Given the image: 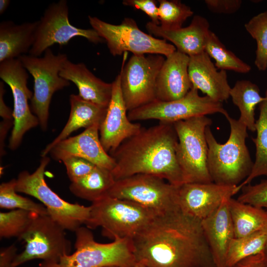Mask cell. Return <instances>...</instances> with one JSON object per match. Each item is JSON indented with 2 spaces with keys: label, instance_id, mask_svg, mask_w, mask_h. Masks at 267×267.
Returning <instances> with one entry per match:
<instances>
[{
  "label": "cell",
  "instance_id": "8",
  "mask_svg": "<svg viewBox=\"0 0 267 267\" xmlns=\"http://www.w3.org/2000/svg\"><path fill=\"white\" fill-rule=\"evenodd\" d=\"M212 123L206 116L173 124L178 138L176 154L184 183H210L207 166L208 147L205 131Z\"/></svg>",
  "mask_w": 267,
  "mask_h": 267
},
{
  "label": "cell",
  "instance_id": "6",
  "mask_svg": "<svg viewBox=\"0 0 267 267\" xmlns=\"http://www.w3.org/2000/svg\"><path fill=\"white\" fill-rule=\"evenodd\" d=\"M49 162L48 157H42L39 167L33 173L27 171L20 173L16 179L15 190L40 201L46 208L48 215L61 227L65 230L75 231L89 221L90 206L69 203L52 190L44 178Z\"/></svg>",
  "mask_w": 267,
  "mask_h": 267
},
{
  "label": "cell",
  "instance_id": "41",
  "mask_svg": "<svg viewBox=\"0 0 267 267\" xmlns=\"http://www.w3.org/2000/svg\"><path fill=\"white\" fill-rule=\"evenodd\" d=\"M228 267H267L262 253L245 258Z\"/></svg>",
  "mask_w": 267,
  "mask_h": 267
},
{
  "label": "cell",
  "instance_id": "27",
  "mask_svg": "<svg viewBox=\"0 0 267 267\" xmlns=\"http://www.w3.org/2000/svg\"><path fill=\"white\" fill-rule=\"evenodd\" d=\"M115 182L111 171L96 166L89 174L69 185L76 197L92 202L107 195Z\"/></svg>",
  "mask_w": 267,
  "mask_h": 267
},
{
  "label": "cell",
  "instance_id": "19",
  "mask_svg": "<svg viewBox=\"0 0 267 267\" xmlns=\"http://www.w3.org/2000/svg\"><path fill=\"white\" fill-rule=\"evenodd\" d=\"M189 61V56L177 50L166 57L157 78L156 100H177L190 90Z\"/></svg>",
  "mask_w": 267,
  "mask_h": 267
},
{
  "label": "cell",
  "instance_id": "23",
  "mask_svg": "<svg viewBox=\"0 0 267 267\" xmlns=\"http://www.w3.org/2000/svg\"><path fill=\"white\" fill-rule=\"evenodd\" d=\"M59 75L75 84L82 98L107 108L112 96V83L96 77L84 63H74L68 59Z\"/></svg>",
  "mask_w": 267,
  "mask_h": 267
},
{
  "label": "cell",
  "instance_id": "24",
  "mask_svg": "<svg viewBox=\"0 0 267 267\" xmlns=\"http://www.w3.org/2000/svg\"><path fill=\"white\" fill-rule=\"evenodd\" d=\"M69 101L71 109L67 122L60 134L42 151V157L46 156L54 146L73 132L82 128L100 125L105 118L107 108L84 100L78 94H71Z\"/></svg>",
  "mask_w": 267,
  "mask_h": 267
},
{
  "label": "cell",
  "instance_id": "22",
  "mask_svg": "<svg viewBox=\"0 0 267 267\" xmlns=\"http://www.w3.org/2000/svg\"><path fill=\"white\" fill-rule=\"evenodd\" d=\"M229 199L223 200L217 210L201 220L215 267H226L228 250L235 237L228 209Z\"/></svg>",
  "mask_w": 267,
  "mask_h": 267
},
{
  "label": "cell",
  "instance_id": "10",
  "mask_svg": "<svg viewBox=\"0 0 267 267\" xmlns=\"http://www.w3.org/2000/svg\"><path fill=\"white\" fill-rule=\"evenodd\" d=\"M178 186L157 176L139 174L115 180L107 195L134 202L161 215L179 209Z\"/></svg>",
  "mask_w": 267,
  "mask_h": 267
},
{
  "label": "cell",
  "instance_id": "44",
  "mask_svg": "<svg viewBox=\"0 0 267 267\" xmlns=\"http://www.w3.org/2000/svg\"><path fill=\"white\" fill-rule=\"evenodd\" d=\"M9 0H0V14H2L7 9L10 4Z\"/></svg>",
  "mask_w": 267,
  "mask_h": 267
},
{
  "label": "cell",
  "instance_id": "34",
  "mask_svg": "<svg viewBox=\"0 0 267 267\" xmlns=\"http://www.w3.org/2000/svg\"><path fill=\"white\" fill-rule=\"evenodd\" d=\"M245 28L256 41L255 64L259 71L267 69V11L253 17Z\"/></svg>",
  "mask_w": 267,
  "mask_h": 267
},
{
  "label": "cell",
  "instance_id": "14",
  "mask_svg": "<svg viewBox=\"0 0 267 267\" xmlns=\"http://www.w3.org/2000/svg\"><path fill=\"white\" fill-rule=\"evenodd\" d=\"M66 0L50 4L39 20L35 42L29 54L39 57L55 44H66L73 38L80 36L97 44L104 40L93 29H82L71 24Z\"/></svg>",
  "mask_w": 267,
  "mask_h": 267
},
{
  "label": "cell",
  "instance_id": "18",
  "mask_svg": "<svg viewBox=\"0 0 267 267\" xmlns=\"http://www.w3.org/2000/svg\"><path fill=\"white\" fill-rule=\"evenodd\" d=\"M99 127V125H94L86 129L78 135L60 141L52 148L49 154L54 160L61 161L71 156L81 157L95 166L112 171L116 163L101 143Z\"/></svg>",
  "mask_w": 267,
  "mask_h": 267
},
{
  "label": "cell",
  "instance_id": "46",
  "mask_svg": "<svg viewBox=\"0 0 267 267\" xmlns=\"http://www.w3.org/2000/svg\"><path fill=\"white\" fill-rule=\"evenodd\" d=\"M130 267H146L141 262H136L133 266Z\"/></svg>",
  "mask_w": 267,
  "mask_h": 267
},
{
  "label": "cell",
  "instance_id": "38",
  "mask_svg": "<svg viewBox=\"0 0 267 267\" xmlns=\"http://www.w3.org/2000/svg\"><path fill=\"white\" fill-rule=\"evenodd\" d=\"M205 3L211 12L218 14H230L241 7V0H206Z\"/></svg>",
  "mask_w": 267,
  "mask_h": 267
},
{
  "label": "cell",
  "instance_id": "31",
  "mask_svg": "<svg viewBox=\"0 0 267 267\" xmlns=\"http://www.w3.org/2000/svg\"><path fill=\"white\" fill-rule=\"evenodd\" d=\"M267 246V228L232 241L226 257V267L263 252Z\"/></svg>",
  "mask_w": 267,
  "mask_h": 267
},
{
  "label": "cell",
  "instance_id": "13",
  "mask_svg": "<svg viewBox=\"0 0 267 267\" xmlns=\"http://www.w3.org/2000/svg\"><path fill=\"white\" fill-rule=\"evenodd\" d=\"M217 113L224 116L227 113L222 103L206 95L200 96L198 90L192 87L182 98L170 101L155 100L129 111L128 116L132 122L155 119L160 122L174 124L194 117Z\"/></svg>",
  "mask_w": 267,
  "mask_h": 267
},
{
  "label": "cell",
  "instance_id": "35",
  "mask_svg": "<svg viewBox=\"0 0 267 267\" xmlns=\"http://www.w3.org/2000/svg\"><path fill=\"white\" fill-rule=\"evenodd\" d=\"M36 215L20 209L0 212V238L17 237L19 239L27 230Z\"/></svg>",
  "mask_w": 267,
  "mask_h": 267
},
{
  "label": "cell",
  "instance_id": "40",
  "mask_svg": "<svg viewBox=\"0 0 267 267\" xmlns=\"http://www.w3.org/2000/svg\"><path fill=\"white\" fill-rule=\"evenodd\" d=\"M17 248L13 244L2 248L0 251V267H12V264L17 255Z\"/></svg>",
  "mask_w": 267,
  "mask_h": 267
},
{
  "label": "cell",
  "instance_id": "15",
  "mask_svg": "<svg viewBox=\"0 0 267 267\" xmlns=\"http://www.w3.org/2000/svg\"><path fill=\"white\" fill-rule=\"evenodd\" d=\"M0 78L10 87L13 98V125L8 147L14 150L20 145L25 133L40 123L29 105L28 100L33 93L28 88V71L20 61L16 58L0 62Z\"/></svg>",
  "mask_w": 267,
  "mask_h": 267
},
{
  "label": "cell",
  "instance_id": "11",
  "mask_svg": "<svg viewBox=\"0 0 267 267\" xmlns=\"http://www.w3.org/2000/svg\"><path fill=\"white\" fill-rule=\"evenodd\" d=\"M65 229L49 215H36L25 232L19 238L25 242L24 249L18 254L12 267L41 259L44 262H58L70 254L71 244Z\"/></svg>",
  "mask_w": 267,
  "mask_h": 267
},
{
  "label": "cell",
  "instance_id": "26",
  "mask_svg": "<svg viewBox=\"0 0 267 267\" xmlns=\"http://www.w3.org/2000/svg\"><path fill=\"white\" fill-rule=\"evenodd\" d=\"M228 206L236 238L267 228V210L232 197L228 199Z\"/></svg>",
  "mask_w": 267,
  "mask_h": 267
},
{
  "label": "cell",
  "instance_id": "7",
  "mask_svg": "<svg viewBox=\"0 0 267 267\" xmlns=\"http://www.w3.org/2000/svg\"><path fill=\"white\" fill-rule=\"evenodd\" d=\"M44 52L42 57L24 54L18 59L34 78L31 110L38 118L42 130L45 131L52 95L56 91L69 86L70 83L59 75L68 59L67 55L65 53L54 54L49 48Z\"/></svg>",
  "mask_w": 267,
  "mask_h": 267
},
{
  "label": "cell",
  "instance_id": "16",
  "mask_svg": "<svg viewBox=\"0 0 267 267\" xmlns=\"http://www.w3.org/2000/svg\"><path fill=\"white\" fill-rule=\"evenodd\" d=\"M236 187L214 182L184 183L178 187V205L183 213L201 221L237 193Z\"/></svg>",
  "mask_w": 267,
  "mask_h": 267
},
{
  "label": "cell",
  "instance_id": "33",
  "mask_svg": "<svg viewBox=\"0 0 267 267\" xmlns=\"http://www.w3.org/2000/svg\"><path fill=\"white\" fill-rule=\"evenodd\" d=\"M158 1V19L160 26L164 29L174 30L181 28L186 19L193 14L191 8L180 0Z\"/></svg>",
  "mask_w": 267,
  "mask_h": 267
},
{
  "label": "cell",
  "instance_id": "25",
  "mask_svg": "<svg viewBox=\"0 0 267 267\" xmlns=\"http://www.w3.org/2000/svg\"><path fill=\"white\" fill-rule=\"evenodd\" d=\"M39 20L16 24L12 21L0 23V63L27 54L36 38Z\"/></svg>",
  "mask_w": 267,
  "mask_h": 267
},
{
  "label": "cell",
  "instance_id": "29",
  "mask_svg": "<svg viewBox=\"0 0 267 267\" xmlns=\"http://www.w3.org/2000/svg\"><path fill=\"white\" fill-rule=\"evenodd\" d=\"M265 97V99L258 105L260 113L255 123L257 135L252 138L256 147L255 160L249 176L237 186V193L255 178L261 176L267 178V88Z\"/></svg>",
  "mask_w": 267,
  "mask_h": 267
},
{
  "label": "cell",
  "instance_id": "3",
  "mask_svg": "<svg viewBox=\"0 0 267 267\" xmlns=\"http://www.w3.org/2000/svg\"><path fill=\"white\" fill-rule=\"evenodd\" d=\"M224 116L230 128L229 136L224 143L217 141L210 126L206 129L207 166L213 182L237 186L249 176L254 162L246 144L248 136L247 127L228 113Z\"/></svg>",
  "mask_w": 267,
  "mask_h": 267
},
{
  "label": "cell",
  "instance_id": "17",
  "mask_svg": "<svg viewBox=\"0 0 267 267\" xmlns=\"http://www.w3.org/2000/svg\"><path fill=\"white\" fill-rule=\"evenodd\" d=\"M112 83L111 100L99 131L101 143L109 154L142 128L140 124L133 123L128 118L121 89L120 74Z\"/></svg>",
  "mask_w": 267,
  "mask_h": 267
},
{
  "label": "cell",
  "instance_id": "4",
  "mask_svg": "<svg viewBox=\"0 0 267 267\" xmlns=\"http://www.w3.org/2000/svg\"><path fill=\"white\" fill-rule=\"evenodd\" d=\"M76 251L57 263L42 262L39 267H130L136 262L132 238H120L108 243L96 242L87 227L75 231Z\"/></svg>",
  "mask_w": 267,
  "mask_h": 267
},
{
  "label": "cell",
  "instance_id": "28",
  "mask_svg": "<svg viewBox=\"0 0 267 267\" xmlns=\"http://www.w3.org/2000/svg\"><path fill=\"white\" fill-rule=\"evenodd\" d=\"M260 89L249 80H238L230 90L232 102L238 108V120L252 132L256 131L255 110L257 105L265 99L260 93Z\"/></svg>",
  "mask_w": 267,
  "mask_h": 267
},
{
  "label": "cell",
  "instance_id": "42",
  "mask_svg": "<svg viewBox=\"0 0 267 267\" xmlns=\"http://www.w3.org/2000/svg\"><path fill=\"white\" fill-rule=\"evenodd\" d=\"M5 93L4 83L0 82V115L3 120H13V111L5 104L3 95Z\"/></svg>",
  "mask_w": 267,
  "mask_h": 267
},
{
  "label": "cell",
  "instance_id": "37",
  "mask_svg": "<svg viewBox=\"0 0 267 267\" xmlns=\"http://www.w3.org/2000/svg\"><path fill=\"white\" fill-rule=\"evenodd\" d=\"M61 161L66 167L67 174L71 182L86 176L96 167L88 160L74 156L67 157Z\"/></svg>",
  "mask_w": 267,
  "mask_h": 267
},
{
  "label": "cell",
  "instance_id": "2",
  "mask_svg": "<svg viewBox=\"0 0 267 267\" xmlns=\"http://www.w3.org/2000/svg\"><path fill=\"white\" fill-rule=\"evenodd\" d=\"M178 138L173 124L160 122L125 140L110 155L116 165L112 173L115 180L136 174L159 177L170 183H184L178 161Z\"/></svg>",
  "mask_w": 267,
  "mask_h": 267
},
{
  "label": "cell",
  "instance_id": "45",
  "mask_svg": "<svg viewBox=\"0 0 267 267\" xmlns=\"http://www.w3.org/2000/svg\"><path fill=\"white\" fill-rule=\"evenodd\" d=\"M262 254H263L264 260L265 263L267 265V246L265 247V248L263 250L262 252Z\"/></svg>",
  "mask_w": 267,
  "mask_h": 267
},
{
  "label": "cell",
  "instance_id": "47",
  "mask_svg": "<svg viewBox=\"0 0 267 267\" xmlns=\"http://www.w3.org/2000/svg\"></svg>",
  "mask_w": 267,
  "mask_h": 267
},
{
  "label": "cell",
  "instance_id": "43",
  "mask_svg": "<svg viewBox=\"0 0 267 267\" xmlns=\"http://www.w3.org/2000/svg\"><path fill=\"white\" fill-rule=\"evenodd\" d=\"M13 125V120H3L0 122V156H2L4 152V141L7 134L8 130L12 125Z\"/></svg>",
  "mask_w": 267,
  "mask_h": 267
},
{
  "label": "cell",
  "instance_id": "5",
  "mask_svg": "<svg viewBox=\"0 0 267 267\" xmlns=\"http://www.w3.org/2000/svg\"><path fill=\"white\" fill-rule=\"evenodd\" d=\"M87 227H101L103 236L113 240L133 238L156 216L154 212L125 199L106 195L92 202Z\"/></svg>",
  "mask_w": 267,
  "mask_h": 267
},
{
  "label": "cell",
  "instance_id": "9",
  "mask_svg": "<svg viewBox=\"0 0 267 267\" xmlns=\"http://www.w3.org/2000/svg\"><path fill=\"white\" fill-rule=\"evenodd\" d=\"M88 18L92 28L106 42L110 53L114 56L130 51L133 55L160 54L167 57L177 50L166 40L143 32L132 18H124L118 25L94 16L89 15Z\"/></svg>",
  "mask_w": 267,
  "mask_h": 267
},
{
  "label": "cell",
  "instance_id": "20",
  "mask_svg": "<svg viewBox=\"0 0 267 267\" xmlns=\"http://www.w3.org/2000/svg\"><path fill=\"white\" fill-rule=\"evenodd\" d=\"M188 71L192 87L206 96L222 103L230 97L226 71H219L205 51L189 57Z\"/></svg>",
  "mask_w": 267,
  "mask_h": 267
},
{
  "label": "cell",
  "instance_id": "36",
  "mask_svg": "<svg viewBox=\"0 0 267 267\" xmlns=\"http://www.w3.org/2000/svg\"><path fill=\"white\" fill-rule=\"evenodd\" d=\"M241 190V193L237 200L243 203L267 209V179L254 185L251 183L246 185Z\"/></svg>",
  "mask_w": 267,
  "mask_h": 267
},
{
  "label": "cell",
  "instance_id": "12",
  "mask_svg": "<svg viewBox=\"0 0 267 267\" xmlns=\"http://www.w3.org/2000/svg\"><path fill=\"white\" fill-rule=\"evenodd\" d=\"M123 54L120 73L123 98L128 111L154 101L156 80L165 60L162 55H133L126 63Z\"/></svg>",
  "mask_w": 267,
  "mask_h": 267
},
{
  "label": "cell",
  "instance_id": "1",
  "mask_svg": "<svg viewBox=\"0 0 267 267\" xmlns=\"http://www.w3.org/2000/svg\"><path fill=\"white\" fill-rule=\"evenodd\" d=\"M132 240L146 267H215L201 221L179 209L156 215Z\"/></svg>",
  "mask_w": 267,
  "mask_h": 267
},
{
  "label": "cell",
  "instance_id": "30",
  "mask_svg": "<svg viewBox=\"0 0 267 267\" xmlns=\"http://www.w3.org/2000/svg\"><path fill=\"white\" fill-rule=\"evenodd\" d=\"M204 51L210 58L214 59L215 66L220 70H229L238 73L246 74L251 70L249 64L227 49L218 37L211 31Z\"/></svg>",
  "mask_w": 267,
  "mask_h": 267
},
{
  "label": "cell",
  "instance_id": "39",
  "mask_svg": "<svg viewBox=\"0 0 267 267\" xmlns=\"http://www.w3.org/2000/svg\"><path fill=\"white\" fill-rule=\"evenodd\" d=\"M122 3L124 5L131 6L143 11L150 18L151 21L153 23L159 25L158 6L156 5V1L154 0H124Z\"/></svg>",
  "mask_w": 267,
  "mask_h": 267
},
{
  "label": "cell",
  "instance_id": "32",
  "mask_svg": "<svg viewBox=\"0 0 267 267\" xmlns=\"http://www.w3.org/2000/svg\"><path fill=\"white\" fill-rule=\"evenodd\" d=\"M16 179L13 178L0 185V207L6 209H20L39 215H48L46 208L42 204L23 197L15 190Z\"/></svg>",
  "mask_w": 267,
  "mask_h": 267
},
{
  "label": "cell",
  "instance_id": "21",
  "mask_svg": "<svg viewBox=\"0 0 267 267\" xmlns=\"http://www.w3.org/2000/svg\"><path fill=\"white\" fill-rule=\"evenodd\" d=\"M145 28L149 34L172 42L177 50L189 57L204 52L211 31L208 20L198 15L193 17L188 26L176 30L164 29L151 21L146 23Z\"/></svg>",
  "mask_w": 267,
  "mask_h": 267
}]
</instances>
